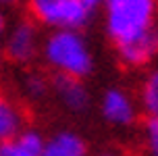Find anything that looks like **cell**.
<instances>
[{"mask_svg":"<svg viewBox=\"0 0 158 156\" xmlns=\"http://www.w3.org/2000/svg\"><path fill=\"white\" fill-rule=\"evenodd\" d=\"M19 2H23V0H0V6H2V4H19Z\"/></svg>","mask_w":158,"mask_h":156,"instance_id":"obj_17","label":"cell"},{"mask_svg":"<svg viewBox=\"0 0 158 156\" xmlns=\"http://www.w3.org/2000/svg\"><path fill=\"white\" fill-rule=\"evenodd\" d=\"M2 61H4V52L0 50V67H2Z\"/></svg>","mask_w":158,"mask_h":156,"instance_id":"obj_18","label":"cell"},{"mask_svg":"<svg viewBox=\"0 0 158 156\" xmlns=\"http://www.w3.org/2000/svg\"><path fill=\"white\" fill-rule=\"evenodd\" d=\"M117 54L121 58V62L127 67H143V65L152 62L158 56V27L154 31H150L148 36L118 48Z\"/></svg>","mask_w":158,"mask_h":156,"instance_id":"obj_7","label":"cell"},{"mask_svg":"<svg viewBox=\"0 0 158 156\" xmlns=\"http://www.w3.org/2000/svg\"><path fill=\"white\" fill-rule=\"evenodd\" d=\"M42 156H87V144L75 131H58L44 140Z\"/></svg>","mask_w":158,"mask_h":156,"instance_id":"obj_8","label":"cell"},{"mask_svg":"<svg viewBox=\"0 0 158 156\" xmlns=\"http://www.w3.org/2000/svg\"><path fill=\"white\" fill-rule=\"evenodd\" d=\"M143 135H146V150H148V156H158V117H148L146 119Z\"/></svg>","mask_w":158,"mask_h":156,"instance_id":"obj_14","label":"cell"},{"mask_svg":"<svg viewBox=\"0 0 158 156\" xmlns=\"http://www.w3.org/2000/svg\"><path fill=\"white\" fill-rule=\"evenodd\" d=\"M4 33H6V17L0 8V38H4Z\"/></svg>","mask_w":158,"mask_h":156,"instance_id":"obj_15","label":"cell"},{"mask_svg":"<svg viewBox=\"0 0 158 156\" xmlns=\"http://www.w3.org/2000/svg\"><path fill=\"white\" fill-rule=\"evenodd\" d=\"M44 137L35 129H25L10 141L0 144V156H42Z\"/></svg>","mask_w":158,"mask_h":156,"instance_id":"obj_10","label":"cell"},{"mask_svg":"<svg viewBox=\"0 0 158 156\" xmlns=\"http://www.w3.org/2000/svg\"><path fill=\"white\" fill-rule=\"evenodd\" d=\"M25 125H27L25 110L17 102L0 96V144L15 140L21 131L27 129Z\"/></svg>","mask_w":158,"mask_h":156,"instance_id":"obj_9","label":"cell"},{"mask_svg":"<svg viewBox=\"0 0 158 156\" xmlns=\"http://www.w3.org/2000/svg\"><path fill=\"white\" fill-rule=\"evenodd\" d=\"M21 87H23V94L31 100H40L44 98L50 90V81H48L42 73H27L21 81Z\"/></svg>","mask_w":158,"mask_h":156,"instance_id":"obj_13","label":"cell"},{"mask_svg":"<svg viewBox=\"0 0 158 156\" xmlns=\"http://www.w3.org/2000/svg\"><path fill=\"white\" fill-rule=\"evenodd\" d=\"M50 90L54 92V96L60 100L64 108L73 112H85L89 108V92L83 86V79L54 73V79L50 81Z\"/></svg>","mask_w":158,"mask_h":156,"instance_id":"obj_6","label":"cell"},{"mask_svg":"<svg viewBox=\"0 0 158 156\" xmlns=\"http://www.w3.org/2000/svg\"><path fill=\"white\" fill-rule=\"evenodd\" d=\"M100 110H102V117L108 123L118 125V127L133 125L135 119H137V106H135L133 98L121 87H110V90L104 92Z\"/></svg>","mask_w":158,"mask_h":156,"instance_id":"obj_5","label":"cell"},{"mask_svg":"<svg viewBox=\"0 0 158 156\" xmlns=\"http://www.w3.org/2000/svg\"><path fill=\"white\" fill-rule=\"evenodd\" d=\"M27 2H29V11H31L33 19L46 27H52L58 11L63 8L67 0H27Z\"/></svg>","mask_w":158,"mask_h":156,"instance_id":"obj_11","label":"cell"},{"mask_svg":"<svg viewBox=\"0 0 158 156\" xmlns=\"http://www.w3.org/2000/svg\"><path fill=\"white\" fill-rule=\"evenodd\" d=\"M104 29L114 48H123L158 27V0H104Z\"/></svg>","mask_w":158,"mask_h":156,"instance_id":"obj_1","label":"cell"},{"mask_svg":"<svg viewBox=\"0 0 158 156\" xmlns=\"http://www.w3.org/2000/svg\"><path fill=\"white\" fill-rule=\"evenodd\" d=\"M42 54L58 75L85 79L94 69V54L85 38L73 29H54L42 44Z\"/></svg>","mask_w":158,"mask_h":156,"instance_id":"obj_2","label":"cell"},{"mask_svg":"<svg viewBox=\"0 0 158 156\" xmlns=\"http://www.w3.org/2000/svg\"><path fill=\"white\" fill-rule=\"evenodd\" d=\"M102 4L104 0H67L58 11L52 27L73 31L83 29L94 21L98 13H102Z\"/></svg>","mask_w":158,"mask_h":156,"instance_id":"obj_4","label":"cell"},{"mask_svg":"<svg viewBox=\"0 0 158 156\" xmlns=\"http://www.w3.org/2000/svg\"><path fill=\"white\" fill-rule=\"evenodd\" d=\"M142 106L148 117H158V69L148 73L142 83Z\"/></svg>","mask_w":158,"mask_h":156,"instance_id":"obj_12","label":"cell"},{"mask_svg":"<svg viewBox=\"0 0 158 156\" xmlns=\"http://www.w3.org/2000/svg\"><path fill=\"white\" fill-rule=\"evenodd\" d=\"M98 156H125V154H121L117 150H106V152H102V154H98Z\"/></svg>","mask_w":158,"mask_h":156,"instance_id":"obj_16","label":"cell"},{"mask_svg":"<svg viewBox=\"0 0 158 156\" xmlns=\"http://www.w3.org/2000/svg\"><path fill=\"white\" fill-rule=\"evenodd\" d=\"M38 50H40V36L33 21L19 19L6 29L4 46H2V52L6 58H10L13 62H19V65H25V62H31L35 58Z\"/></svg>","mask_w":158,"mask_h":156,"instance_id":"obj_3","label":"cell"}]
</instances>
